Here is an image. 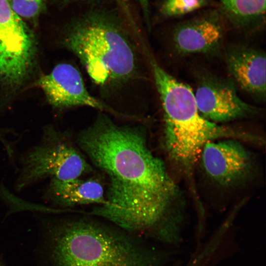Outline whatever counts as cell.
Masks as SVG:
<instances>
[{"label": "cell", "instance_id": "cell-14", "mask_svg": "<svg viewBox=\"0 0 266 266\" xmlns=\"http://www.w3.org/2000/svg\"><path fill=\"white\" fill-rule=\"evenodd\" d=\"M13 11L22 19L36 18L45 9L47 0H8Z\"/></svg>", "mask_w": 266, "mask_h": 266}, {"label": "cell", "instance_id": "cell-9", "mask_svg": "<svg viewBox=\"0 0 266 266\" xmlns=\"http://www.w3.org/2000/svg\"><path fill=\"white\" fill-rule=\"evenodd\" d=\"M228 71L233 83L254 99L266 97V54L246 45L230 46L225 54Z\"/></svg>", "mask_w": 266, "mask_h": 266}, {"label": "cell", "instance_id": "cell-17", "mask_svg": "<svg viewBox=\"0 0 266 266\" xmlns=\"http://www.w3.org/2000/svg\"><path fill=\"white\" fill-rule=\"evenodd\" d=\"M67 1H95L98 0H66Z\"/></svg>", "mask_w": 266, "mask_h": 266}, {"label": "cell", "instance_id": "cell-11", "mask_svg": "<svg viewBox=\"0 0 266 266\" xmlns=\"http://www.w3.org/2000/svg\"><path fill=\"white\" fill-rule=\"evenodd\" d=\"M102 184L94 179L76 178L69 180L51 179L46 186L43 196L51 204L63 207L97 204L105 202Z\"/></svg>", "mask_w": 266, "mask_h": 266}, {"label": "cell", "instance_id": "cell-1", "mask_svg": "<svg viewBox=\"0 0 266 266\" xmlns=\"http://www.w3.org/2000/svg\"><path fill=\"white\" fill-rule=\"evenodd\" d=\"M76 140L108 179L105 202L94 208L93 214L163 243L180 236L182 219L171 209L177 188L164 162L148 147L143 129L118 125L102 114Z\"/></svg>", "mask_w": 266, "mask_h": 266}, {"label": "cell", "instance_id": "cell-8", "mask_svg": "<svg viewBox=\"0 0 266 266\" xmlns=\"http://www.w3.org/2000/svg\"><path fill=\"white\" fill-rule=\"evenodd\" d=\"M200 153L206 174L222 186L242 181L248 177L254 168L250 153L235 139L209 141Z\"/></svg>", "mask_w": 266, "mask_h": 266}, {"label": "cell", "instance_id": "cell-13", "mask_svg": "<svg viewBox=\"0 0 266 266\" xmlns=\"http://www.w3.org/2000/svg\"><path fill=\"white\" fill-rule=\"evenodd\" d=\"M205 0H166L161 11L164 15L175 17L192 12L202 7Z\"/></svg>", "mask_w": 266, "mask_h": 266}, {"label": "cell", "instance_id": "cell-16", "mask_svg": "<svg viewBox=\"0 0 266 266\" xmlns=\"http://www.w3.org/2000/svg\"><path fill=\"white\" fill-rule=\"evenodd\" d=\"M2 133L3 132H0V140L2 143L4 142L5 140V138L3 137Z\"/></svg>", "mask_w": 266, "mask_h": 266}, {"label": "cell", "instance_id": "cell-7", "mask_svg": "<svg viewBox=\"0 0 266 266\" xmlns=\"http://www.w3.org/2000/svg\"><path fill=\"white\" fill-rule=\"evenodd\" d=\"M43 91L50 104L58 108L88 106L116 117L133 118L120 113L92 96L85 87L81 74L68 63L56 66L35 83Z\"/></svg>", "mask_w": 266, "mask_h": 266}, {"label": "cell", "instance_id": "cell-15", "mask_svg": "<svg viewBox=\"0 0 266 266\" xmlns=\"http://www.w3.org/2000/svg\"><path fill=\"white\" fill-rule=\"evenodd\" d=\"M147 20L149 15V0H137Z\"/></svg>", "mask_w": 266, "mask_h": 266}, {"label": "cell", "instance_id": "cell-18", "mask_svg": "<svg viewBox=\"0 0 266 266\" xmlns=\"http://www.w3.org/2000/svg\"><path fill=\"white\" fill-rule=\"evenodd\" d=\"M0 266H2L0 264Z\"/></svg>", "mask_w": 266, "mask_h": 266}, {"label": "cell", "instance_id": "cell-5", "mask_svg": "<svg viewBox=\"0 0 266 266\" xmlns=\"http://www.w3.org/2000/svg\"><path fill=\"white\" fill-rule=\"evenodd\" d=\"M19 163L18 192L47 178L72 180L91 170L69 136L51 127L44 129L41 139L21 156Z\"/></svg>", "mask_w": 266, "mask_h": 266}, {"label": "cell", "instance_id": "cell-12", "mask_svg": "<svg viewBox=\"0 0 266 266\" xmlns=\"http://www.w3.org/2000/svg\"><path fill=\"white\" fill-rule=\"evenodd\" d=\"M220 0L227 15L239 26H247L261 19L265 13L266 0Z\"/></svg>", "mask_w": 266, "mask_h": 266}, {"label": "cell", "instance_id": "cell-10", "mask_svg": "<svg viewBox=\"0 0 266 266\" xmlns=\"http://www.w3.org/2000/svg\"><path fill=\"white\" fill-rule=\"evenodd\" d=\"M225 29L215 14L205 15L187 21L173 31L172 41L176 52L182 56L216 53L222 44Z\"/></svg>", "mask_w": 266, "mask_h": 266}, {"label": "cell", "instance_id": "cell-2", "mask_svg": "<svg viewBox=\"0 0 266 266\" xmlns=\"http://www.w3.org/2000/svg\"><path fill=\"white\" fill-rule=\"evenodd\" d=\"M44 231L45 266H164L176 253L84 218L48 221Z\"/></svg>", "mask_w": 266, "mask_h": 266}, {"label": "cell", "instance_id": "cell-6", "mask_svg": "<svg viewBox=\"0 0 266 266\" xmlns=\"http://www.w3.org/2000/svg\"><path fill=\"white\" fill-rule=\"evenodd\" d=\"M194 96L198 110L207 120L217 124L253 116L258 108L243 100L231 79L203 71L197 76Z\"/></svg>", "mask_w": 266, "mask_h": 266}, {"label": "cell", "instance_id": "cell-4", "mask_svg": "<svg viewBox=\"0 0 266 266\" xmlns=\"http://www.w3.org/2000/svg\"><path fill=\"white\" fill-rule=\"evenodd\" d=\"M148 57L164 111L165 146L170 157L187 171L207 142L250 136L204 118L198 110L193 90L166 72L152 55Z\"/></svg>", "mask_w": 266, "mask_h": 266}, {"label": "cell", "instance_id": "cell-3", "mask_svg": "<svg viewBox=\"0 0 266 266\" xmlns=\"http://www.w3.org/2000/svg\"><path fill=\"white\" fill-rule=\"evenodd\" d=\"M63 44L98 85L117 86L136 77L135 47L121 22L111 14L95 10L81 15L68 27Z\"/></svg>", "mask_w": 266, "mask_h": 266}]
</instances>
